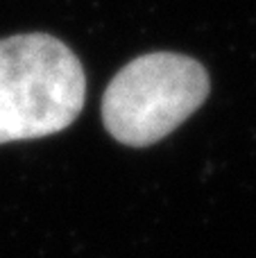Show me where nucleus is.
<instances>
[{
	"label": "nucleus",
	"instance_id": "nucleus-1",
	"mask_svg": "<svg viewBox=\"0 0 256 258\" xmlns=\"http://www.w3.org/2000/svg\"><path fill=\"white\" fill-rule=\"evenodd\" d=\"M84 68L48 34L0 41V145L71 127L84 107Z\"/></svg>",
	"mask_w": 256,
	"mask_h": 258
},
{
	"label": "nucleus",
	"instance_id": "nucleus-2",
	"mask_svg": "<svg viewBox=\"0 0 256 258\" xmlns=\"http://www.w3.org/2000/svg\"><path fill=\"white\" fill-rule=\"evenodd\" d=\"M209 95L200 61L175 52H152L130 61L107 86L102 120L118 143L148 147L190 118Z\"/></svg>",
	"mask_w": 256,
	"mask_h": 258
}]
</instances>
